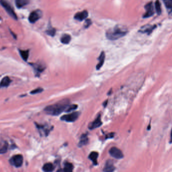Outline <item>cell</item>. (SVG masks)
Here are the masks:
<instances>
[{
  "instance_id": "cell-29",
  "label": "cell",
  "mask_w": 172,
  "mask_h": 172,
  "mask_svg": "<svg viewBox=\"0 0 172 172\" xmlns=\"http://www.w3.org/2000/svg\"><path fill=\"white\" fill-rule=\"evenodd\" d=\"M91 21L90 19H86L85 20V22L84 24V27L85 28H88L90 25L91 24Z\"/></svg>"
},
{
  "instance_id": "cell-2",
  "label": "cell",
  "mask_w": 172,
  "mask_h": 172,
  "mask_svg": "<svg viewBox=\"0 0 172 172\" xmlns=\"http://www.w3.org/2000/svg\"><path fill=\"white\" fill-rule=\"evenodd\" d=\"M127 32V29L124 27L117 25L106 32V37L109 40L115 41L125 36Z\"/></svg>"
},
{
  "instance_id": "cell-9",
  "label": "cell",
  "mask_w": 172,
  "mask_h": 172,
  "mask_svg": "<svg viewBox=\"0 0 172 172\" xmlns=\"http://www.w3.org/2000/svg\"><path fill=\"white\" fill-rule=\"evenodd\" d=\"M41 17V12L36 10L32 12L29 16V20L31 23L35 22Z\"/></svg>"
},
{
  "instance_id": "cell-23",
  "label": "cell",
  "mask_w": 172,
  "mask_h": 172,
  "mask_svg": "<svg viewBox=\"0 0 172 172\" xmlns=\"http://www.w3.org/2000/svg\"><path fill=\"white\" fill-rule=\"evenodd\" d=\"M155 8L156 13L158 15H160L161 13V4L159 0H156L155 2Z\"/></svg>"
},
{
  "instance_id": "cell-26",
  "label": "cell",
  "mask_w": 172,
  "mask_h": 172,
  "mask_svg": "<svg viewBox=\"0 0 172 172\" xmlns=\"http://www.w3.org/2000/svg\"><path fill=\"white\" fill-rule=\"evenodd\" d=\"M34 68L35 69L37 72H43V71L45 69V66L42 65H36L34 66Z\"/></svg>"
},
{
  "instance_id": "cell-30",
  "label": "cell",
  "mask_w": 172,
  "mask_h": 172,
  "mask_svg": "<svg viewBox=\"0 0 172 172\" xmlns=\"http://www.w3.org/2000/svg\"><path fill=\"white\" fill-rule=\"evenodd\" d=\"M114 133H111L109 134V135H107V138H112L114 137Z\"/></svg>"
},
{
  "instance_id": "cell-12",
  "label": "cell",
  "mask_w": 172,
  "mask_h": 172,
  "mask_svg": "<svg viewBox=\"0 0 172 172\" xmlns=\"http://www.w3.org/2000/svg\"><path fill=\"white\" fill-rule=\"evenodd\" d=\"M115 170V167L112 161L109 160L107 161L104 165L103 171L106 172H113Z\"/></svg>"
},
{
  "instance_id": "cell-21",
  "label": "cell",
  "mask_w": 172,
  "mask_h": 172,
  "mask_svg": "<svg viewBox=\"0 0 172 172\" xmlns=\"http://www.w3.org/2000/svg\"><path fill=\"white\" fill-rule=\"evenodd\" d=\"M20 54L23 60L26 61L29 57V51L28 50H20Z\"/></svg>"
},
{
  "instance_id": "cell-3",
  "label": "cell",
  "mask_w": 172,
  "mask_h": 172,
  "mask_svg": "<svg viewBox=\"0 0 172 172\" xmlns=\"http://www.w3.org/2000/svg\"><path fill=\"white\" fill-rule=\"evenodd\" d=\"M0 3L10 16L14 18V19H17V15L14 11L13 9L12 8L11 6L9 4L6 0H0Z\"/></svg>"
},
{
  "instance_id": "cell-25",
  "label": "cell",
  "mask_w": 172,
  "mask_h": 172,
  "mask_svg": "<svg viewBox=\"0 0 172 172\" xmlns=\"http://www.w3.org/2000/svg\"><path fill=\"white\" fill-rule=\"evenodd\" d=\"M165 7L171 11L172 8V0H163Z\"/></svg>"
},
{
  "instance_id": "cell-10",
  "label": "cell",
  "mask_w": 172,
  "mask_h": 172,
  "mask_svg": "<svg viewBox=\"0 0 172 172\" xmlns=\"http://www.w3.org/2000/svg\"><path fill=\"white\" fill-rule=\"evenodd\" d=\"M156 27V25H147L144 26H143L139 32H142L144 33H147V34H150L152 33V32L154 31V30H155V28Z\"/></svg>"
},
{
  "instance_id": "cell-5",
  "label": "cell",
  "mask_w": 172,
  "mask_h": 172,
  "mask_svg": "<svg viewBox=\"0 0 172 172\" xmlns=\"http://www.w3.org/2000/svg\"><path fill=\"white\" fill-rule=\"evenodd\" d=\"M79 115V113L78 112H73L72 113L63 116L61 118V120L67 122H73L78 118Z\"/></svg>"
},
{
  "instance_id": "cell-4",
  "label": "cell",
  "mask_w": 172,
  "mask_h": 172,
  "mask_svg": "<svg viewBox=\"0 0 172 172\" xmlns=\"http://www.w3.org/2000/svg\"><path fill=\"white\" fill-rule=\"evenodd\" d=\"M23 162V158L21 154H17L12 156L10 160V163L12 165H14L16 168H19L22 165Z\"/></svg>"
},
{
  "instance_id": "cell-27",
  "label": "cell",
  "mask_w": 172,
  "mask_h": 172,
  "mask_svg": "<svg viewBox=\"0 0 172 172\" xmlns=\"http://www.w3.org/2000/svg\"><path fill=\"white\" fill-rule=\"evenodd\" d=\"M47 33L51 36H54L55 33H56V30L54 28H49L47 30Z\"/></svg>"
},
{
  "instance_id": "cell-14",
  "label": "cell",
  "mask_w": 172,
  "mask_h": 172,
  "mask_svg": "<svg viewBox=\"0 0 172 172\" xmlns=\"http://www.w3.org/2000/svg\"><path fill=\"white\" fill-rule=\"evenodd\" d=\"M98 156V153L97 152H91L90 154L89 155V159L93 161V163L95 165H97V158Z\"/></svg>"
},
{
  "instance_id": "cell-6",
  "label": "cell",
  "mask_w": 172,
  "mask_h": 172,
  "mask_svg": "<svg viewBox=\"0 0 172 172\" xmlns=\"http://www.w3.org/2000/svg\"><path fill=\"white\" fill-rule=\"evenodd\" d=\"M145 9L146 10V12L143 15V18H148L154 15V7L152 2L147 3V4L145 5Z\"/></svg>"
},
{
  "instance_id": "cell-19",
  "label": "cell",
  "mask_w": 172,
  "mask_h": 172,
  "mask_svg": "<svg viewBox=\"0 0 172 172\" xmlns=\"http://www.w3.org/2000/svg\"><path fill=\"white\" fill-rule=\"evenodd\" d=\"M71 39V37L70 35L68 34H65L62 36L61 41L62 43L66 45V44H68L70 42Z\"/></svg>"
},
{
  "instance_id": "cell-16",
  "label": "cell",
  "mask_w": 172,
  "mask_h": 172,
  "mask_svg": "<svg viewBox=\"0 0 172 172\" xmlns=\"http://www.w3.org/2000/svg\"><path fill=\"white\" fill-rule=\"evenodd\" d=\"M88 138L87 136V134H83L82 135L80 138V140L78 143V146L79 147H82L83 146L86 145L88 143Z\"/></svg>"
},
{
  "instance_id": "cell-1",
  "label": "cell",
  "mask_w": 172,
  "mask_h": 172,
  "mask_svg": "<svg viewBox=\"0 0 172 172\" xmlns=\"http://www.w3.org/2000/svg\"><path fill=\"white\" fill-rule=\"evenodd\" d=\"M69 105V101L68 100H62L56 104L50 105L45 107V111L49 115L58 116L65 111Z\"/></svg>"
},
{
  "instance_id": "cell-20",
  "label": "cell",
  "mask_w": 172,
  "mask_h": 172,
  "mask_svg": "<svg viewBox=\"0 0 172 172\" xmlns=\"http://www.w3.org/2000/svg\"><path fill=\"white\" fill-rule=\"evenodd\" d=\"M73 170V165L72 164L68 162H66L64 164L63 171L66 172H71Z\"/></svg>"
},
{
  "instance_id": "cell-7",
  "label": "cell",
  "mask_w": 172,
  "mask_h": 172,
  "mask_svg": "<svg viewBox=\"0 0 172 172\" xmlns=\"http://www.w3.org/2000/svg\"><path fill=\"white\" fill-rule=\"evenodd\" d=\"M109 154L111 156L116 159H121L123 158L124 155L121 150L117 147L111 148L109 150Z\"/></svg>"
},
{
  "instance_id": "cell-8",
  "label": "cell",
  "mask_w": 172,
  "mask_h": 172,
  "mask_svg": "<svg viewBox=\"0 0 172 172\" xmlns=\"http://www.w3.org/2000/svg\"><path fill=\"white\" fill-rule=\"evenodd\" d=\"M102 125V122L101 121L100 115H98L94 121H93V122L89 124L88 128L90 130H93V129H95L98 127H100Z\"/></svg>"
},
{
  "instance_id": "cell-15",
  "label": "cell",
  "mask_w": 172,
  "mask_h": 172,
  "mask_svg": "<svg viewBox=\"0 0 172 172\" xmlns=\"http://www.w3.org/2000/svg\"><path fill=\"white\" fill-rule=\"evenodd\" d=\"M11 82V80L10 78L8 76H6L4 77L1 81L0 82V86L1 87H7L10 85Z\"/></svg>"
},
{
  "instance_id": "cell-18",
  "label": "cell",
  "mask_w": 172,
  "mask_h": 172,
  "mask_svg": "<svg viewBox=\"0 0 172 172\" xmlns=\"http://www.w3.org/2000/svg\"><path fill=\"white\" fill-rule=\"evenodd\" d=\"M54 165L50 163H45L43 167V170L45 172H52L54 170Z\"/></svg>"
},
{
  "instance_id": "cell-28",
  "label": "cell",
  "mask_w": 172,
  "mask_h": 172,
  "mask_svg": "<svg viewBox=\"0 0 172 172\" xmlns=\"http://www.w3.org/2000/svg\"><path fill=\"white\" fill-rule=\"evenodd\" d=\"M43 91V88H36V89H35L34 90L30 92V93L32 94V95H35V94H37V93H41Z\"/></svg>"
},
{
  "instance_id": "cell-13",
  "label": "cell",
  "mask_w": 172,
  "mask_h": 172,
  "mask_svg": "<svg viewBox=\"0 0 172 172\" xmlns=\"http://www.w3.org/2000/svg\"><path fill=\"white\" fill-rule=\"evenodd\" d=\"M104 59H105V53L104 52H102L98 58L99 62H98V63L97 64V67H96V68L97 70H100L103 65V64L104 63Z\"/></svg>"
},
{
  "instance_id": "cell-17",
  "label": "cell",
  "mask_w": 172,
  "mask_h": 172,
  "mask_svg": "<svg viewBox=\"0 0 172 172\" xmlns=\"http://www.w3.org/2000/svg\"><path fill=\"white\" fill-rule=\"evenodd\" d=\"M30 2V0H15L16 6L20 8L27 5Z\"/></svg>"
},
{
  "instance_id": "cell-24",
  "label": "cell",
  "mask_w": 172,
  "mask_h": 172,
  "mask_svg": "<svg viewBox=\"0 0 172 172\" xmlns=\"http://www.w3.org/2000/svg\"><path fill=\"white\" fill-rule=\"evenodd\" d=\"M77 107H78V106L77 104H71V105L69 104L68 107L67 108L65 111L66 112H71L75 111V110L77 109Z\"/></svg>"
},
{
  "instance_id": "cell-11",
  "label": "cell",
  "mask_w": 172,
  "mask_h": 172,
  "mask_svg": "<svg viewBox=\"0 0 172 172\" xmlns=\"http://www.w3.org/2000/svg\"><path fill=\"white\" fill-rule=\"evenodd\" d=\"M88 15V12L86 10H84L76 14L74 16V18L77 20L82 21L87 17Z\"/></svg>"
},
{
  "instance_id": "cell-31",
  "label": "cell",
  "mask_w": 172,
  "mask_h": 172,
  "mask_svg": "<svg viewBox=\"0 0 172 172\" xmlns=\"http://www.w3.org/2000/svg\"><path fill=\"white\" fill-rule=\"evenodd\" d=\"M107 103H108V100H106V101H105V102L103 103V106H104V107H106V104H107Z\"/></svg>"
},
{
  "instance_id": "cell-22",
  "label": "cell",
  "mask_w": 172,
  "mask_h": 172,
  "mask_svg": "<svg viewBox=\"0 0 172 172\" xmlns=\"http://www.w3.org/2000/svg\"><path fill=\"white\" fill-rule=\"evenodd\" d=\"M8 148V144L6 141H5L3 145L0 146V154H3L6 153Z\"/></svg>"
}]
</instances>
